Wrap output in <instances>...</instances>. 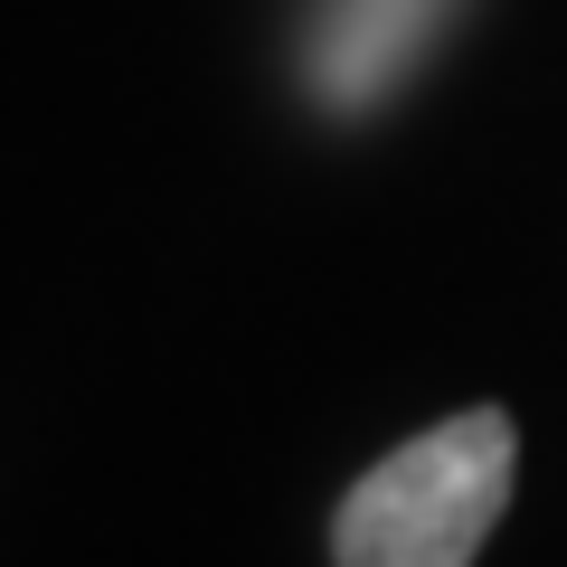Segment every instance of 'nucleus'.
Returning <instances> with one entry per match:
<instances>
[{
  "instance_id": "obj_2",
  "label": "nucleus",
  "mask_w": 567,
  "mask_h": 567,
  "mask_svg": "<svg viewBox=\"0 0 567 567\" xmlns=\"http://www.w3.org/2000/svg\"><path fill=\"white\" fill-rule=\"evenodd\" d=\"M464 0H312L303 20V85L331 114H369L388 104L445 39Z\"/></svg>"
},
{
  "instance_id": "obj_1",
  "label": "nucleus",
  "mask_w": 567,
  "mask_h": 567,
  "mask_svg": "<svg viewBox=\"0 0 567 567\" xmlns=\"http://www.w3.org/2000/svg\"><path fill=\"white\" fill-rule=\"evenodd\" d=\"M511 473H520V435L502 406L425 425L341 492L331 567H473L492 520L511 511Z\"/></svg>"
}]
</instances>
